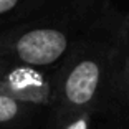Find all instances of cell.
<instances>
[{"label": "cell", "instance_id": "6da1fadb", "mask_svg": "<svg viewBox=\"0 0 129 129\" xmlns=\"http://www.w3.org/2000/svg\"><path fill=\"white\" fill-rule=\"evenodd\" d=\"M127 45L129 37L118 35L93 37L81 43L55 70L51 109H96L103 114L116 61Z\"/></svg>", "mask_w": 129, "mask_h": 129}, {"label": "cell", "instance_id": "7a4b0ae2", "mask_svg": "<svg viewBox=\"0 0 129 129\" xmlns=\"http://www.w3.org/2000/svg\"><path fill=\"white\" fill-rule=\"evenodd\" d=\"M0 94L30 104L37 111H50L55 103V70L12 63L0 78Z\"/></svg>", "mask_w": 129, "mask_h": 129}, {"label": "cell", "instance_id": "3957f363", "mask_svg": "<svg viewBox=\"0 0 129 129\" xmlns=\"http://www.w3.org/2000/svg\"><path fill=\"white\" fill-rule=\"evenodd\" d=\"M60 0H0V30L15 27L53 8Z\"/></svg>", "mask_w": 129, "mask_h": 129}, {"label": "cell", "instance_id": "277c9868", "mask_svg": "<svg viewBox=\"0 0 129 129\" xmlns=\"http://www.w3.org/2000/svg\"><path fill=\"white\" fill-rule=\"evenodd\" d=\"M96 109H51L46 129H93Z\"/></svg>", "mask_w": 129, "mask_h": 129}, {"label": "cell", "instance_id": "5b68a950", "mask_svg": "<svg viewBox=\"0 0 129 129\" xmlns=\"http://www.w3.org/2000/svg\"><path fill=\"white\" fill-rule=\"evenodd\" d=\"M35 113H37V109L30 104H25L10 96L0 94V129L22 124L28 118H31Z\"/></svg>", "mask_w": 129, "mask_h": 129}, {"label": "cell", "instance_id": "8992f818", "mask_svg": "<svg viewBox=\"0 0 129 129\" xmlns=\"http://www.w3.org/2000/svg\"><path fill=\"white\" fill-rule=\"evenodd\" d=\"M127 91H129V45L122 50L121 55L118 56L106 104L113 98H116V96H119V94H124V93H127ZM106 104H104V109H106ZM103 113H104V111H103Z\"/></svg>", "mask_w": 129, "mask_h": 129}, {"label": "cell", "instance_id": "52a82bcc", "mask_svg": "<svg viewBox=\"0 0 129 129\" xmlns=\"http://www.w3.org/2000/svg\"><path fill=\"white\" fill-rule=\"evenodd\" d=\"M121 111L126 113V114H129V91L111 99V101L106 104L104 113H121Z\"/></svg>", "mask_w": 129, "mask_h": 129}, {"label": "cell", "instance_id": "ba28073f", "mask_svg": "<svg viewBox=\"0 0 129 129\" xmlns=\"http://www.w3.org/2000/svg\"><path fill=\"white\" fill-rule=\"evenodd\" d=\"M12 66V61H8V60H5V58H0V78L4 76V73L7 71L8 68Z\"/></svg>", "mask_w": 129, "mask_h": 129}]
</instances>
